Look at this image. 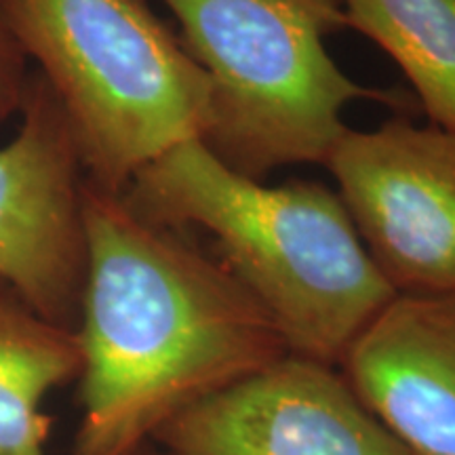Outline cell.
Here are the masks:
<instances>
[{"label":"cell","instance_id":"obj_1","mask_svg":"<svg viewBox=\"0 0 455 455\" xmlns=\"http://www.w3.org/2000/svg\"><path fill=\"white\" fill-rule=\"evenodd\" d=\"M84 235L72 455H138L175 415L289 355L268 312L190 232L87 181Z\"/></svg>","mask_w":455,"mask_h":455},{"label":"cell","instance_id":"obj_2","mask_svg":"<svg viewBox=\"0 0 455 455\" xmlns=\"http://www.w3.org/2000/svg\"><path fill=\"white\" fill-rule=\"evenodd\" d=\"M121 196L148 221L207 232L213 253L272 316L291 355L338 367L396 295L338 192L318 181L268 186L190 140L141 169Z\"/></svg>","mask_w":455,"mask_h":455},{"label":"cell","instance_id":"obj_3","mask_svg":"<svg viewBox=\"0 0 455 455\" xmlns=\"http://www.w3.org/2000/svg\"><path fill=\"white\" fill-rule=\"evenodd\" d=\"M0 15L61 104L89 184L121 195L207 133L212 81L148 0H0Z\"/></svg>","mask_w":455,"mask_h":455},{"label":"cell","instance_id":"obj_4","mask_svg":"<svg viewBox=\"0 0 455 455\" xmlns=\"http://www.w3.org/2000/svg\"><path fill=\"white\" fill-rule=\"evenodd\" d=\"M213 87L201 140L226 167L258 181L291 164H323L356 101L396 110L398 91L352 81L327 51L346 30L339 0H163Z\"/></svg>","mask_w":455,"mask_h":455},{"label":"cell","instance_id":"obj_5","mask_svg":"<svg viewBox=\"0 0 455 455\" xmlns=\"http://www.w3.org/2000/svg\"><path fill=\"white\" fill-rule=\"evenodd\" d=\"M323 167L395 293H455V133L407 118L348 127Z\"/></svg>","mask_w":455,"mask_h":455},{"label":"cell","instance_id":"obj_6","mask_svg":"<svg viewBox=\"0 0 455 455\" xmlns=\"http://www.w3.org/2000/svg\"><path fill=\"white\" fill-rule=\"evenodd\" d=\"M84 184L66 114L36 72L20 129L0 148V278L74 331L87 270Z\"/></svg>","mask_w":455,"mask_h":455},{"label":"cell","instance_id":"obj_7","mask_svg":"<svg viewBox=\"0 0 455 455\" xmlns=\"http://www.w3.org/2000/svg\"><path fill=\"white\" fill-rule=\"evenodd\" d=\"M163 455H409L338 367L284 355L169 419Z\"/></svg>","mask_w":455,"mask_h":455},{"label":"cell","instance_id":"obj_8","mask_svg":"<svg viewBox=\"0 0 455 455\" xmlns=\"http://www.w3.org/2000/svg\"><path fill=\"white\" fill-rule=\"evenodd\" d=\"M338 369L409 455H455V293H396Z\"/></svg>","mask_w":455,"mask_h":455},{"label":"cell","instance_id":"obj_9","mask_svg":"<svg viewBox=\"0 0 455 455\" xmlns=\"http://www.w3.org/2000/svg\"><path fill=\"white\" fill-rule=\"evenodd\" d=\"M81 373L76 331L0 278V455H49L51 392Z\"/></svg>","mask_w":455,"mask_h":455},{"label":"cell","instance_id":"obj_10","mask_svg":"<svg viewBox=\"0 0 455 455\" xmlns=\"http://www.w3.org/2000/svg\"><path fill=\"white\" fill-rule=\"evenodd\" d=\"M346 28L401 68L430 124L455 133V0H339Z\"/></svg>","mask_w":455,"mask_h":455},{"label":"cell","instance_id":"obj_11","mask_svg":"<svg viewBox=\"0 0 455 455\" xmlns=\"http://www.w3.org/2000/svg\"><path fill=\"white\" fill-rule=\"evenodd\" d=\"M30 81L28 57L0 15V127L21 112Z\"/></svg>","mask_w":455,"mask_h":455},{"label":"cell","instance_id":"obj_12","mask_svg":"<svg viewBox=\"0 0 455 455\" xmlns=\"http://www.w3.org/2000/svg\"><path fill=\"white\" fill-rule=\"evenodd\" d=\"M138 455H141V453H138Z\"/></svg>","mask_w":455,"mask_h":455}]
</instances>
